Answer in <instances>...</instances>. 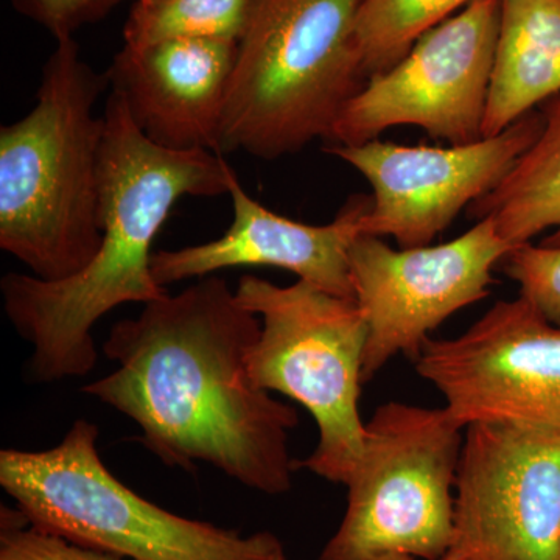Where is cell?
<instances>
[{
    "mask_svg": "<svg viewBox=\"0 0 560 560\" xmlns=\"http://www.w3.org/2000/svg\"><path fill=\"white\" fill-rule=\"evenodd\" d=\"M261 320L219 276L143 304L114 324L103 352L117 363L84 386L88 396L127 416L140 442L168 467L209 464L246 488L289 492V452L298 412L250 378L248 357Z\"/></svg>",
    "mask_w": 560,
    "mask_h": 560,
    "instance_id": "6da1fadb",
    "label": "cell"
},
{
    "mask_svg": "<svg viewBox=\"0 0 560 560\" xmlns=\"http://www.w3.org/2000/svg\"><path fill=\"white\" fill-rule=\"evenodd\" d=\"M102 117L101 248L68 279L9 272L0 280L7 318L32 345L28 375L35 383L90 374L98 360L95 324L119 305L149 304L168 293L154 279L151 248L173 206L230 191L234 171L220 153L156 145L116 92Z\"/></svg>",
    "mask_w": 560,
    "mask_h": 560,
    "instance_id": "7a4b0ae2",
    "label": "cell"
},
{
    "mask_svg": "<svg viewBox=\"0 0 560 560\" xmlns=\"http://www.w3.org/2000/svg\"><path fill=\"white\" fill-rule=\"evenodd\" d=\"M109 88L73 38L57 39L36 105L0 128V248L40 280L83 270L102 243L103 117Z\"/></svg>",
    "mask_w": 560,
    "mask_h": 560,
    "instance_id": "3957f363",
    "label": "cell"
},
{
    "mask_svg": "<svg viewBox=\"0 0 560 560\" xmlns=\"http://www.w3.org/2000/svg\"><path fill=\"white\" fill-rule=\"evenodd\" d=\"M363 0H257L237 61L219 153L275 161L315 139L366 84L355 43Z\"/></svg>",
    "mask_w": 560,
    "mask_h": 560,
    "instance_id": "277c9868",
    "label": "cell"
},
{
    "mask_svg": "<svg viewBox=\"0 0 560 560\" xmlns=\"http://www.w3.org/2000/svg\"><path fill=\"white\" fill-rule=\"evenodd\" d=\"M97 440L80 419L47 451L0 452V486L36 528L127 560H287L268 530L242 536L138 495L103 464Z\"/></svg>",
    "mask_w": 560,
    "mask_h": 560,
    "instance_id": "5b68a950",
    "label": "cell"
},
{
    "mask_svg": "<svg viewBox=\"0 0 560 560\" xmlns=\"http://www.w3.org/2000/svg\"><path fill=\"white\" fill-rule=\"evenodd\" d=\"M235 296L261 320L250 378L296 400L318 427V444L298 469L348 485L366 438L359 401L368 324L360 305L304 280L280 287L256 276H243Z\"/></svg>",
    "mask_w": 560,
    "mask_h": 560,
    "instance_id": "8992f818",
    "label": "cell"
},
{
    "mask_svg": "<svg viewBox=\"0 0 560 560\" xmlns=\"http://www.w3.org/2000/svg\"><path fill=\"white\" fill-rule=\"evenodd\" d=\"M463 425L447 408L388 401L366 423L348 510L319 560H441L452 547Z\"/></svg>",
    "mask_w": 560,
    "mask_h": 560,
    "instance_id": "52a82bcc",
    "label": "cell"
},
{
    "mask_svg": "<svg viewBox=\"0 0 560 560\" xmlns=\"http://www.w3.org/2000/svg\"><path fill=\"white\" fill-rule=\"evenodd\" d=\"M500 18L501 0H474L420 36L404 60L350 98L329 140L361 145L401 125L451 145L485 139Z\"/></svg>",
    "mask_w": 560,
    "mask_h": 560,
    "instance_id": "ba28073f",
    "label": "cell"
},
{
    "mask_svg": "<svg viewBox=\"0 0 560 560\" xmlns=\"http://www.w3.org/2000/svg\"><path fill=\"white\" fill-rule=\"evenodd\" d=\"M512 249L492 219L438 246L394 249L360 235L349 253L355 301L368 324L363 383L390 359L416 361L430 334L464 307L489 296L492 272Z\"/></svg>",
    "mask_w": 560,
    "mask_h": 560,
    "instance_id": "9c48e42d",
    "label": "cell"
},
{
    "mask_svg": "<svg viewBox=\"0 0 560 560\" xmlns=\"http://www.w3.org/2000/svg\"><path fill=\"white\" fill-rule=\"evenodd\" d=\"M451 560H560V433L466 429Z\"/></svg>",
    "mask_w": 560,
    "mask_h": 560,
    "instance_id": "30bf717a",
    "label": "cell"
},
{
    "mask_svg": "<svg viewBox=\"0 0 560 560\" xmlns=\"http://www.w3.org/2000/svg\"><path fill=\"white\" fill-rule=\"evenodd\" d=\"M464 429L501 423L560 433V326L528 300L499 301L451 340H430L415 361Z\"/></svg>",
    "mask_w": 560,
    "mask_h": 560,
    "instance_id": "8fae6325",
    "label": "cell"
},
{
    "mask_svg": "<svg viewBox=\"0 0 560 560\" xmlns=\"http://www.w3.org/2000/svg\"><path fill=\"white\" fill-rule=\"evenodd\" d=\"M541 128V113L530 110L500 135L466 145L408 147L375 139L327 151L352 165L374 190L361 221L363 235H389L399 248H420L447 230L460 210L495 189Z\"/></svg>",
    "mask_w": 560,
    "mask_h": 560,
    "instance_id": "7c38bea8",
    "label": "cell"
},
{
    "mask_svg": "<svg viewBox=\"0 0 560 560\" xmlns=\"http://www.w3.org/2000/svg\"><path fill=\"white\" fill-rule=\"evenodd\" d=\"M228 195L234 219L220 238L153 254L151 270L161 287L206 278L226 268L275 267L335 296L355 300L349 253L363 235L361 221L371 209V198L357 195L331 223L313 226L261 206L243 189L235 172Z\"/></svg>",
    "mask_w": 560,
    "mask_h": 560,
    "instance_id": "4fadbf2b",
    "label": "cell"
},
{
    "mask_svg": "<svg viewBox=\"0 0 560 560\" xmlns=\"http://www.w3.org/2000/svg\"><path fill=\"white\" fill-rule=\"evenodd\" d=\"M238 43L208 38L124 46L108 75L110 91L143 135L164 149L219 153V138ZM221 154V153H220Z\"/></svg>",
    "mask_w": 560,
    "mask_h": 560,
    "instance_id": "5bb4252c",
    "label": "cell"
},
{
    "mask_svg": "<svg viewBox=\"0 0 560 560\" xmlns=\"http://www.w3.org/2000/svg\"><path fill=\"white\" fill-rule=\"evenodd\" d=\"M560 94V0H501L482 138Z\"/></svg>",
    "mask_w": 560,
    "mask_h": 560,
    "instance_id": "9a60e30c",
    "label": "cell"
},
{
    "mask_svg": "<svg viewBox=\"0 0 560 560\" xmlns=\"http://www.w3.org/2000/svg\"><path fill=\"white\" fill-rule=\"evenodd\" d=\"M544 128L506 178L469 206L471 219H492L512 248L556 230L541 245L560 246V94L540 106Z\"/></svg>",
    "mask_w": 560,
    "mask_h": 560,
    "instance_id": "2e32d148",
    "label": "cell"
},
{
    "mask_svg": "<svg viewBox=\"0 0 560 560\" xmlns=\"http://www.w3.org/2000/svg\"><path fill=\"white\" fill-rule=\"evenodd\" d=\"M474 0H363L355 21L364 79L386 72L407 57L420 36Z\"/></svg>",
    "mask_w": 560,
    "mask_h": 560,
    "instance_id": "e0dca14e",
    "label": "cell"
},
{
    "mask_svg": "<svg viewBox=\"0 0 560 560\" xmlns=\"http://www.w3.org/2000/svg\"><path fill=\"white\" fill-rule=\"evenodd\" d=\"M257 0H135L124 27L125 46L208 38L238 43Z\"/></svg>",
    "mask_w": 560,
    "mask_h": 560,
    "instance_id": "ac0fdd59",
    "label": "cell"
},
{
    "mask_svg": "<svg viewBox=\"0 0 560 560\" xmlns=\"http://www.w3.org/2000/svg\"><path fill=\"white\" fill-rule=\"evenodd\" d=\"M500 268L518 283L521 296L560 326V246H515L500 261Z\"/></svg>",
    "mask_w": 560,
    "mask_h": 560,
    "instance_id": "d6986e66",
    "label": "cell"
},
{
    "mask_svg": "<svg viewBox=\"0 0 560 560\" xmlns=\"http://www.w3.org/2000/svg\"><path fill=\"white\" fill-rule=\"evenodd\" d=\"M0 560H127L36 528L20 510L0 512Z\"/></svg>",
    "mask_w": 560,
    "mask_h": 560,
    "instance_id": "ffe728a7",
    "label": "cell"
},
{
    "mask_svg": "<svg viewBox=\"0 0 560 560\" xmlns=\"http://www.w3.org/2000/svg\"><path fill=\"white\" fill-rule=\"evenodd\" d=\"M124 2L127 0H11L18 13L46 28L55 40L73 38L81 27L102 21Z\"/></svg>",
    "mask_w": 560,
    "mask_h": 560,
    "instance_id": "44dd1931",
    "label": "cell"
},
{
    "mask_svg": "<svg viewBox=\"0 0 560 560\" xmlns=\"http://www.w3.org/2000/svg\"><path fill=\"white\" fill-rule=\"evenodd\" d=\"M381 560H418V559L412 558V556H407V555H393V556H386V558H383ZM441 560H451V559L442 558Z\"/></svg>",
    "mask_w": 560,
    "mask_h": 560,
    "instance_id": "7402d4cb",
    "label": "cell"
}]
</instances>
